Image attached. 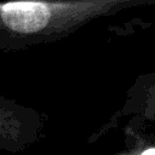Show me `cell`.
I'll return each mask as SVG.
<instances>
[{
	"mask_svg": "<svg viewBox=\"0 0 155 155\" xmlns=\"http://www.w3.org/2000/svg\"><path fill=\"white\" fill-rule=\"evenodd\" d=\"M140 155H155V147H149L147 149H144Z\"/></svg>",
	"mask_w": 155,
	"mask_h": 155,
	"instance_id": "cell-1",
	"label": "cell"
},
{
	"mask_svg": "<svg viewBox=\"0 0 155 155\" xmlns=\"http://www.w3.org/2000/svg\"><path fill=\"white\" fill-rule=\"evenodd\" d=\"M154 93H155V92H154Z\"/></svg>",
	"mask_w": 155,
	"mask_h": 155,
	"instance_id": "cell-2",
	"label": "cell"
}]
</instances>
